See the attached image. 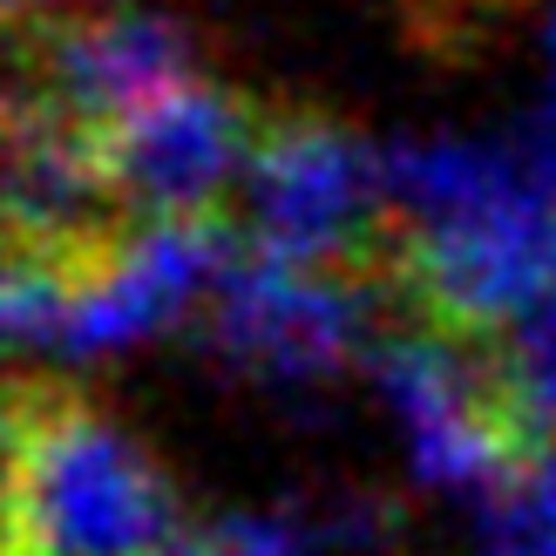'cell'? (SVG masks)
Wrapping results in <instances>:
<instances>
[{
  "label": "cell",
  "instance_id": "cell-5",
  "mask_svg": "<svg viewBox=\"0 0 556 556\" xmlns=\"http://www.w3.org/2000/svg\"><path fill=\"white\" fill-rule=\"evenodd\" d=\"M14 81L8 89L62 109L81 129H116L163 89L204 75L198 35L170 14L143 8H75V14H27L8 21Z\"/></svg>",
  "mask_w": 556,
  "mask_h": 556
},
{
  "label": "cell",
  "instance_id": "cell-2",
  "mask_svg": "<svg viewBox=\"0 0 556 556\" xmlns=\"http://www.w3.org/2000/svg\"><path fill=\"white\" fill-rule=\"evenodd\" d=\"M231 225L244 252L292 265H340L387 286V177L380 150L313 109H265L252 163L238 177Z\"/></svg>",
  "mask_w": 556,
  "mask_h": 556
},
{
  "label": "cell",
  "instance_id": "cell-9",
  "mask_svg": "<svg viewBox=\"0 0 556 556\" xmlns=\"http://www.w3.org/2000/svg\"><path fill=\"white\" fill-rule=\"evenodd\" d=\"M489 556H556V530L522 503V489L489 495Z\"/></svg>",
  "mask_w": 556,
  "mask_h": 556
},
{
  "label": "cell",
  "instance_id": "cell-3",
  "mask_svg": "<svg viewBox=\"0 0 556 556\" xmlns=\"http://www.w3.org/2000/svg\"><path fill=\"white\" fill-rule=\"evenodd\" d=\"M556 278V184L522 177L476 211L387 231V299L448 340H503Z\"/></svg>",
  "mask_w": 556,
  "mask_h": 556
},
{
  "label": "cell",
  "instance_id": "cell-8",
  "mask_svg": "<svg viewBox=\"0 0 556 556\" xmlns=\"http://www.w3.org/2000/svg\"><path fill=\"white\" fill-rule=\"evenodd\" d=\"M177 556H313V543L278 516H217V522L184 530Z\"/></svg>",
  "mask_w": 556,
  "mask_h": 556
},
{
  "label": "cell",
  "instance_id": "cell-12",
  "mask_svg": "<svg viewBox=\"0 0 556 556\" xmlns=\"http://www.w3.org/2000/svg\"><path fill=\"white\" fill-rule=\"evenodd\" d=\"M75 8H116V0H8V21H27V14H75Z\"/></svg>",
  "mask_w": 556,
  "mask_h": 556
},
{
  "label": "cell",
  "instance_id": "cell-10",
  "mask_svg": "<svg viewBox=\"0 0 556 556\" xmlns=\"http://www.w3.org/2000/svg\"><path fill=\"white\" fill-rule=\"evenodd\" d=\"M516 489H522V503H530V509L549 522V530H556V434L530 455V468H522V482H516Z\"/></svg>",
  "mask_w": 556,
  "mask_h": 556
},
{
  "label": "cell",
  "instance_id": "cell-11",
  "mask_svg": "<svg viewBox=\"0 0 556 556\" xmlns=\"http://www.w3.org/2000/svg\"><path fill=\"white\" fill-rule=\"evenodd\" d=\"M549 75H556V14H549ZM536 163V177H549L556 184V96H549V109L536 116V129H530V150H522Z\"/></svg>",
  "mask_w": 556,
  "mask_h": 556
},
{
  "label": "cell",
  "instance_id": "cell-4",
  "mask_svg": "<svg viewBox=\"0 0 556 556\" xmlns=\"http://www.w3.org/2000/svg\"><path fill=\"white\" fill-rule=\"evenodd\" d=\"M380 313H394L380 278L340 265H292L238 252V265L198 305L204 346L258 380H332L353 353H374Z\"/></svg>",
  "mask_w": 556,
  "mask_h": 556
},
{
  "label": "cell",
  "instance_id": "cell-1",
  "mask_svg": "<svg viewBox=\"0 0 556 556\" xmlns=\"http://www.w3.org/2000/svg\"><path fill=\"white\" fill-rule=\"evenodd\" d=\"M184 509L150 448L81 387H8V556H177Z\"/></svg>",
  "mask_w": 556,
  "mask_h": 556
},
{
  "label": "cell",
  "instance_id": "cell-6",
  "mask_svg": "<svg viewBox=\"0 0 556 556\" xmlns=\"http://www.w3.org/2000/svg\"><path fill=\"white\" fill-rule=\"evenodd\" d=\"M265 102L190 75L109 129V163L136 217H198L231 211L238 177L252 163Z\"/></svg>",
  "mask_w": 556,
  "mask_h": 556
},
{
  "label": "cell",
  "instance_id": "cell-7",
  "mask_svg": "<svg viewBox=\"0 0 556 556\" xmlns=\"http://www.w3.org/2000/svg\"><path fill=\"white\" fill-rule=\"evenodd\" d=\"M495 346V367H503V387L516 401V421L530 434V455L556 434V278L543 286V299L522 313Z\"/></svg>",
  "mask_w": 556,
  "mask_h": 556
}]
</instances>
